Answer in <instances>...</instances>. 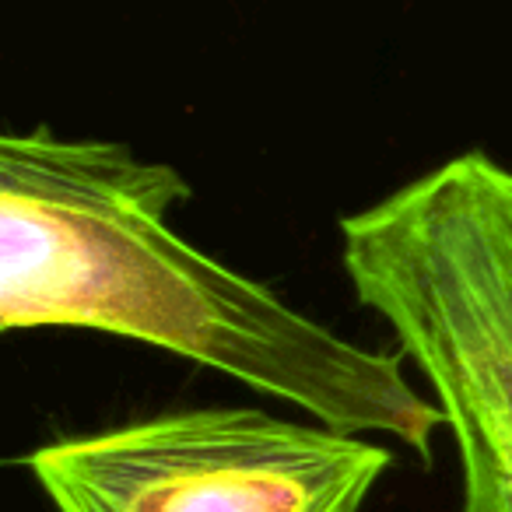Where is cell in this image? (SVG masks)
Instances as JSON below:
<instances>
[{"instance_id": "obj_1", "label": "cell", "mask_w": 512, "mask_h": 512, "mask_svg": "<svg viewBox=\"0 0 512 512\" xmlns=\"http://www.w3.org/2000/svg\"><path fill=\"white\" fill-rule=\"evenodd\" d=\"M190 183L127 144L50 127L0 141V330H95L162 348L348 435L432 460L439 404L407 358L334 334L169 225Z\"/></svg>"}, {"instance_id": "obj_2", "label": "cell", "mask_w": 512, "mask_h": 512, "mask_svg": "<svg viewBox=\"0 0 512 512\" xmlns=\"http://www.w3.org/2000/svg\"><path fill=\"white\" fill-rule=\"evenodd\" d=\"M341 264L446 418L460 512H512V169L474 148L344 214Z\"/></svg>"}, {"instance_id": "obj_3", "label": "cell", "mask_w": 512, "mask_h": 512, "mask_svg": "<svg viewBox=\"0 0 512 512\" xmlns=\"http://www.w3.org/2000/svg\"><path fill=\"white\" fill-rule=\"evenodd\" d=\"M18 463L53 512H362L393 453L260 407H183L46 442Z\"/></svg>"}]
</instances>
